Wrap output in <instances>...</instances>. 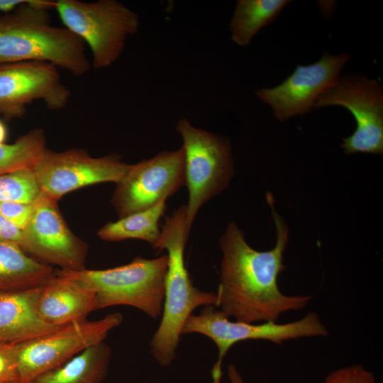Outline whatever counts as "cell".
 <instances>
[{"label": "cell", "mask_w": 383, "mask_h": 383, "mask_svg": "<svg viewBox=\"0 0 383 383\" xmlns=\"http://www.w3.org/2000/svg\"><path fill=\"white\" fill-rule=\"evenodd\" d=\"M123 321L119 313L96 321H74L55 331L17 344L19 383H30L40 374L55 369L85 349L104 342Z\"/></svg>", "instance_id": "ba28073f"}, {"label": "cell", "mask_w": 383, "mask_h": 383, "mask_svg": "<svg viewBox=\"0 0 383 383\" xmlns=\"http://www.w3.org/2000/svg\"><path fill=\"white\" fill-rule=\"evenodd\" d=\"M35 203H0V214L14 226L23 230L28 224L35 209Z\"/></svg>", "instance_id": "d4e9b609"}, {"label": "cell", "mask_w": 383, "mask_h": 383, "mask_svg": "<svg viewBox=\"0 0 383 383\" xmlns=\"http://www.w3.org/2000/svg\"><path fill=\"white\" fill-rule=\"evenodd\" d=\"M46 149V138L42 128L30 130L12 143L1 144L0 175L33 168Z\"/></svg>", "instance_id": "44dd1931"}, {"label": "cell", "mask_w": 383, "mask_h": 383, "mask_svg": "<svg viewBox=\"0 0 383 383\" xmlns=\"http://www.w3.org/2000/svg\"><path fill=\"white\" fill-rule=\"evenodd\" d=\"M228 377L230 383H245L237 367L231 364L227 368Z\"/></svg>", "instance_id": "83f0119b"}, {"label": "cell", "mask_w": 383, "mask_h": 383, "mask_svg": "<svg viewBox=\"0 0 383 383\" xmlns=\"http://www.w3.org/2000/svg\"><path fill=\"white\" fill-rule=\"evenodd\" d=\"M166 200L146 210L106 223L99 230V237L109 242L139 239L147 241L153 248L160 235L159 221L166 211Z\"/></svg>", "instance_id": "ffe728a7"}, {"label": "cell", "mask_w": 383, "mask_h": 383, "mask_svg": "<svg viewBox=\"0 0 383 383\" xmlns=\"http://www.w3.org/2000/svg\"><path fill=\"white\" fill-rule=\"evenodd\" d=\"M54 276L51 266L36 260L17 244L0 240V292L42 287Z\"/></svg>", "instance_id": "e0dca14e"}, {"label": "cell", "mask_w": 383, "mask_h": 383, "mask_svg": "<svg viewBox=\"0 0 383 383\" xmlns=\"http://www.w3.org/2000/svg\"><path fill=\"white\" fill-rule=\"evenodd\" d=\"M267 201L276 227V243L267 251L252 248L243 231L232 221L219 239L223 256L216 307L229 318L248 323L277 322L287 312L305 308L310 295H287L278 287L279 274L286 267L284 253L289 243V229L274 207L270 193Z\"/></svg>", "instance_id": "6da1fadb"}, {"label": "cell", "mask_w": 383, "mask_h": 383, "mask_svg": "<svg viewBox=\"0 0 383 383\" xmlns=\"http://www.w3.org/2000/svg\"><path fill=\"white\" fill-rule=\"evenodd\" d=\"M183 141L189 200L186 225L190 233L200 208L228 185L234 172L230 140L194 127L187 118L175 126Z\"/></svg>", "instance_id": "8992f818"}, {"label": "cell", "mask_w": 383, "mask_h": 383, "mask_svg": "<svg viewBox=\"0 0 383 383\" xmlns=\"http://www.w3.org/2000/svg\"><path fill=\"white\" fill-rule=\"evenodd\" d=\"M348 53L326 52L316 62L298 65L281 84L255 91L257 97L269 105L274 116L283 121L313 109L317 98L338 79L348 62Z\"/></svg>", "instance_id": "5bb4252c"}, {"label": "cell", "mask_w": 383, "mask_h": 383, "mask_svg": "<svg viewBox=\"0 0 383 383\" xmlns=\"http://www.w3.org/2000/svg\"><path fill=\"white\" fill-rule=\"evenodd\" d=\"M42 287L0 292V343L19 344L60 327L48 323L38 313Z\"/></svg>", "instance_id": "9a60e30c"}, {"label": "cell", "mask_w": 383, "mask_h": 383, "mask_svg": "<svg viewBox=\"0 0 383 383\" xmlns=\"http://www.w3.org/2000/svg\"><path fill=\"white\" fill-rule=\"evenodd\" d=\"M289 0H238L230 23L231 40L248 45L255 35L274 21Z\"/></svg>", "instance_id": "d6986e66"}, {"label": "cell", "mask_w": 383, "mask_h": 383, "mask_svg": "<svg viewBox=\"0 0 383 383\" xmlns=\"http://www.w3.org/2000/svg\"><path fill=\"white\" fill-rule=\"evenodd\" d=\"M21 239L22 230L0 214V240L13 243L20 246Z\"/></svg>", "instance_id": "484cf974"}, {"label": "cell", "mask_w": 383, "mask_h": 383, "mask_svg": "<svg viewBox=\"0 0 383 383\" xmlns=\"http://www.w3.org/2000/svg\"><path fill=\"white\" fill-rule=\"evenodd\" d=\"M182 148L131 165L116 183L111 202L119 218L150 209L185 185Z\"/></svg>", "instance_id": "8fae6325"}, {"label": "cell", "mask_w": 383, "mask_h": 383, "mask_svg": "<svg viewBox=\"0 0 383 383\" xmlns=\"http://www.w3.org/2000/svg\"><path fill=\"white\" fill-rule=\"evenodd\" d=\"M28 0H0V11L4 13L11 12Z\"/></svg>", "instance_id": "4316f807"}, {"label": "cell", "mask_w": 383, "mask_h": 383, "mask_svg": "<svg viewBox=\"0 0 383 383\" xmlns=\"http://www.w3.org/2000/svg\"><path fill=\"white\" fill-rule=\"evenodd\" d=\"M340 106L348 109L356 128L343 138L345 153H383V89L374 79L359 74L339 76L316 99L313 109Z\"/></svg>", "instance_id": "9c48e42d"}, {"label": "cell", "mask_w": 383, "mask_h": 383, "mask_svg": "<svg viewBox=\"0 0 383 383\" xmlns=\"http://www.w3.org/2000/svg\"><path fill=\"white\" fill-rule=\"evenodd\" d=\"M131 165L111 153L94 157L83 149L55 152L48 148L32 168L42 192L57 201L79 188L103 182H118Z\"/></svg>", "instance_id": "30bf717a"}, {"label": "cell", "mask_w": 383, "mask_h": 383, "mask_svg": "<svg viewBox=\"0 0 383 383\" xmlns=\"http://www.w3.org/2000/svg\"><path fill=\"white\" fill-rule=\"evenodd\" d=\"M18 382L17 344L0 343V383Z\"/></svg>", "instance_id": "cb8c5ba5"}, {"label": "cell", "mask_w": 383, "mask_h": 383, "mask_svg": "<svg viewBox=\"0 0 383 383\" xmlns=\"http://www.w3.org/2000/svg\"><path fill=\"white\" fill-rule=\"evenodd\" d=\"M7 136V130L4 123L0 120V145L4 143Z\"/></svg>", "instance_id": "f1b7e54d"}, {"label": "cell", "mask_w": 383, "mask_h": 383, "mask_svg": "<svg viewBox=\"0 0 383 383\" xmlns=\"http://www.w3.org/2000/svg\"><path fill=\"white\" fill-rule=\"evenodd\" d=\"M187 206L183 204L165 218L160 237L152 248L166 250L167 269L165 298L160 325L150 343V353L162 366L168 367L176 358L185 321L199 306H216V292H203L193 285L186 267L184 251L189 235L186 225Z\"/></svg>", "instance_id": "3957f363"}, {"label": "cell", "mask_w": 383, "mask_h": 383, "mask_svg": "<svg viewBox=\"0 0 383 383\" xmlns=\"http://www.w3.org/2000/svg\"><path fill=\"white\" fill-rule=\"evenodd\" d=\"M214 305L203 306L199 314H191L182 335L198 333L209 338L218 348V359L211 370V383H220L222 363L230 348L248 340H265L281 345L302 338L326 336L328 331L318 315L310 311L303 318L287 323L265 322L248 323L231 321Z\"/></svg>", "instance_id": "52a82bcc"}, {"label": "cell", "mask_w": 383, "mask_h": 383, "mask_svg": "<svg viewBox=\"0 0 383 383\" xmlns=\"http://www.w3.org/2000/svg\"><path fill=\"white\" fill-rule=\"evenodd\" d=\"M15 383H19V382H15Z\"/></svg>", "instance_id": "f546056e"}, {"label": "cell", "mask_w": 383, "mask_h": 383, "mask_svg": "<svg viewBox=\"0 0 383 383\" xmlns=\"http://www.w3.org/2000/svg\"><path fill=\"white\" fill-rule=\"evenodd\" d=\"M57 202L43 193L22 230L20 248L45 265L63 270H83L88 245L70 229Z\"/></svg>", "instance_id": "7c38bea8"}, {"label": "cell", "mask_w": 383, "mask_h": 383, "mask_svg": "<svg viewBox=\"0 0 383 383\" xmlns=\"http://www.w3.org/2000/svg\"><path fill=\"white\" fill-rule=\"evenodd\" d=\"M323 383H377L374 374L362 365L338 368L329 373Z\"/></svg>", "instance_id": "603a6c76"}, {"label": "cell", "mask_w": 383, "mask_h": 383, "mask_svg": "<svg viewBox=\"0 0 383 383\" xmlns=\"http://www.w3.org/2000/svg\"><path fill=\"white\" fill-rule=\"evenodd\" d=\"M111 354V348L104 341L99 343L30 383H101L107 376Z\"/></svg>", "instance_id": "ac0fdd59"}, {"label": "cell", "mask_w": 383, "mask_h": 383, "mask_svg": "<svg viewBox=\"0 0 383 383\" xmlns=\"http://www.w3.org/2000/svg\"><path fill=\"white\" fill-rule=\"evenodd\" d=\"M71 96L57 67L49 62L28 61L0 65V115L20 117L26 106L40 100L52 111L64 109Z\"/></svg>", "instance_id": "4fadbf2b"}, {"label": "cell", "mask_w": 383, "mask_h": 383, "mask_svg": "<svg viewBox=\"0 0 383 383\" xmlns=\"http://www.w3.org/2000/svg\"><path fill=\"white\" fill-rule=\"evenodd\" d=\"M93 311H95L94 292L55 274L42 287L37 303L39 316L57 327L84 320Z\"/></svg>", "instance_id": "2e32d148"}, {"label": "cell", "mask_w": 383, "mask_h": 383, "mask_svg": "<svg viewBox=\"0 0 383 383\" xmlns=\"http://www.w3.org/2000/svg\"><path fill=\"white\" fill-rule=\"evenodd\" d=\"M42 194L32 168L21 169L0 175V203H35Z\"/></svg>", "instance_id": "7402d4cb"}, {"label": "cell", "mask_w": 383, "mask_h": 383, "mask_svg": "<svg viewBox=\"0 0 383 383\" xmlns=\"http://www.w3.org/2000/svg\"><path fill=\"white\" fill-rule=\"evenodd\" d=\"M167 255L153 259L135 257L130 263L106 270H55L95 294V311L113 306L136 308L152 318L162 316Z\"/></svg>", "instance_id": "277c9868"}, {"label": "cell", "mask_w": 383, "mask_h": 383, "mask_svg": "<svg viewBox=\"0 0 383 383\" xmlns=\"http://www.w3.org/2000/svg\"><path fill=\"white\" fill-rule=\"evenodd\" d=\"M55 1L28 0L0 16V65L42 61L76 77L88 72L84 42L67 28L52 24Z\"/></svg>", "instance_id": "7a4b0ae2"}, {"label": "cell", "mask_w": 383, "mask_h": 383, "mask_svg": "<svg viewBox=\"0 0 383 383\" xmlns=\"http://www.w3.org/2000/svg\"><path fill=\"white\" fill-rule=\"evenodd\" d=\"M53 9L65 28L88 45L96 70L112 65L139 28V16L116 0H57Z\"/></svg>", "instance_id": "5b68a950"}]
</instances>
